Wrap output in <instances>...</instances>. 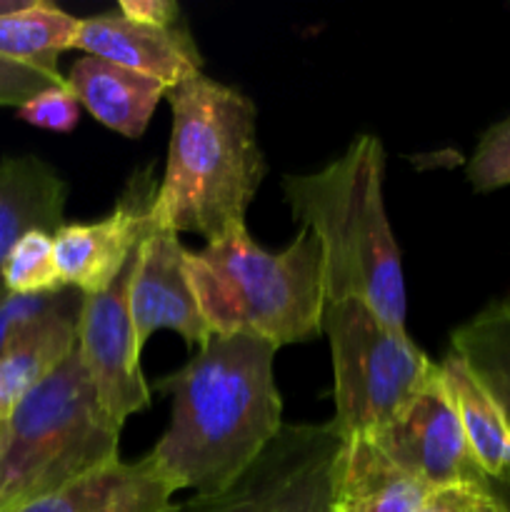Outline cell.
<instances>
[{
	"label": "cell",
	"instance_id": "603a6c76",
	"mask_svg": "<svg viewBox=\"0 0 510 512\" xmlns=\"http://www.w3.org/2000/svg\"><path fill=\"white\" fill-rule=\"evenodd\" d=\"M418 512H510L490 480H455L425 493Z\"/></svg>",
	"mask_w": 510,
	"mask_h": 512
},
{
	"label": "cell",
	"instance_id": "ba28073f",
	"mask_svg": "<svg viewBox=\"0 0 510 512\" xmlns=\"http://www.w3.org/2000/svg\"><path fill=\"white\" fill-rule=\"evenodd\" d=\"M138 255V250H135ZM135 255L105 290L83 295L78 320V353L88 370L100 408L118 428L150 405V390L140 370V353L130 318V280Z\"/></svg>",
	"mask_w": 510,
	"mask_h": 512
},
{
	"label": "cell",
	"instance_id": "30bf717a",
	"mask_svg": "<svg viewBox=\"0 0 510 512\" xmlns=\"http://www.w3.org/2000/svg\"><path fill=\"white\" fill-rule=\"evenodd\" d=\"M158 183L153 165L135 170L118 203L93 223H65L53 235L55 265L65 288L83 295L108 288L128 265L155 223Z\"/></svg>",
	"mask_w": 510,
	"mask_h": 512
},
{
	"label": "cell",
	"instance_id": "4316f807",
	"mask_svg": "<svg viewBox=\"0 0 510 512\" xmlns=\"http://www.w3.org/2000/svg\"><path fill=\"white\" fill-rule=\"evenodd\" d=\"M118 10L128 18L148 23H180V8L170 0H123Z\"/></svg>",
	"mask_w": 510,
	"mask_h": 512
},
{
	"label": "cell",
	"instance_id": "277c9868",
	"mask_svg": "<svg viewBox=\"0 0 510 512\" xmlns=\"http://www.w3.org/2000/svg\"><path fill=\"white\" fill-rule=\"evenodd\" d=\"M185 275L213 335H250L283 348L323 333V250L308 228L268 253L238 223L205 248L185 250Z\"/></svg>",
	"mask_w": 510,
	"mask_h": 512
},
{
	"label": "cell",
	"instance_id": "5bb4252c",
	"mask_svg": "<svg viewBox=\"0 0 510 512\" xmlns=\"http://www.w3.org/2000/svg\"><path fill=\"white\" fill-rule=\"evenodd\" d=\"M425 493L373 440L348 438L335 460L328 512H418Z\"/></svg>",
	"mask_w": 510,
	"mask_h": 512
},
{
	"label": "cell",
	"instance_id": "d6986e66",
	"mask_svg": "<svg viewBox=\"0 0 510 512\" xmlns=\"http://www.w3.org/2000/svg\"><path fill=\"white\" fill-rule=\"evenodd\" d=\"M450 350L478 375L510 423V298L488 305L483 313L460 325L450 340ZM495 485L510 490V483Z\"/></svg>",
	"mask_w": 510,
	"mask_h": 512
},
{
	"label": "cell",
	"instance_id": "ffe728a7",
	"mask_svg": "<svg viewBox=\"0 0 510 512\" xmlns=\"http://www.w3.org/2000/svg\"><path fill=\"white\" fill-rule=\"evenodd\" d=\"M80 18L58 5L35 0L30 8L0 18V55L18 63L58 70V58L75 48Z\"/></svg>",
	"mask_w": 510,
	"mask_h": 512
},
{
	"label": "cell",
	"instance_id": "8992f818",
	"mask_svg": "<svg viewBox=\"0 0 510 512\" xmlns=\"http://www.w3.org/2000/svg\"><path fill=\"white\" fill-rule=\"evenodd\" d=\"M323 333L333 358L335 418L343 440L383 428L438 370L408 338L360 300L325 305Z\"/></svg>",
	"mask_w": 510,
	"mask_h": 512
},
{
	"label": "cell",
	"instance_id": "3957f363",
	"mask_svg": "<svg viewBox=\"0 0 510 512\" xmlns=\"http://www.w3.org/2000/svg\"><path fill=\"white\" fill-rule=\"evenodd\" d=\"M168 163L155 195V218L175 233L205 240L245 223L265 178L253 100L203 73L168 90Z\"/></svg>",
	"mask_w": 510,
	"mask_h": 512
},
{
	"label": "cell",
	"instance_id": "cb8c5ba5",
	"mask_svg": "<svg viewBox=\"0 0 510 512\" xmlns=\"http://www.w3.org/2000/svg\"><path fill=\"white\" fill-rule=\"evenodd\" d=\"M68 290L70 288H63L58 293L45 295H5L0 300V358L18 343L25 330H30L50 310L58 308Z\"/></svg>",
	"mask_w": 510,
	"mask_h": 512
},
{
	"label": "cell",
	"instance_id": "9a60e30c",
	"mask_svg": "<svg viewBox=\"0 0 510 512\" xmlns=\"http://www.w3.org/2000/svg\"><path fill=\"white\" fill-rule=\"evenodd\" d=\"M68 185L35 155L0 158V300L8 295L3 285V263L13 245L33 230L55 235L65 225Z\"/></svg>",
	"mask_w": 510,
	"mask_h": 512
},
{
	"label": "cell",
	"instance_id": "83f0119b",
	"mask_svg": "<svg viewBox=\"0 0 510 512\" xmlns=\"http://www.w3.org/2000/svg\"><path fill=\"white\" fill-rule=\"evenodd\" d=\"M35 0H0V18H8V15L20 13V10L30 8Z\"/></svg>",
	"mask_w": 510,
	"mask_h": 512
},
{
	"label": "cell",
	"instance_id": "484cf974",
	"mask_svg": "<svg viewBox=\"0 0 510 512\" xmlns=\"http://www.w3.org/2000/svg\"><path fill=\"white\" fill-rule=\"evenodd\" d=\"M65 78H60L58 70L40 68V65L18 63L0 55V105H20L28 103L40 90L60 85Z\"/></svg>",
	"mask_w": 510,
	"mask_h": 512
},
{
	"label": "cell",
	"instance_id": "7c38bea8",
	"mask_svg": "<svg viewBox=\"0 0 510 512\" xmlns=\"http://www.w3.org/2000/svg\"><path fill=\"white\" fill-rule=\"evenodd\" d=\"M75 48L85 55L123 65L175 88L190 75L203 73V58L185 23H148L120 10L80 18Z\"/></svg>",
	"mask_w": 510,
	"mask_h": 512
},
{
	"label": "cell",
	"instance_id": "4fadbf2b",
	"mask_svg": "<svg viewBox=\"0 0 510 512\" xmlns=\"http://www.w3.org/2000/svg\"><path fill=\"white\" fill-rule=\"evenodd\" d=\"M178 488L153 460L115 463L10 512H173Z\"/></svg>",
	"mask_w": 510,
	"mask_h": 512
},
{
	"label": "cell",
	"instance_id": "52a82bcc",
	"mask_svg": "<svg viewBox=\"0 0 510 512\" xmlns=\"http://www.w3.org/2000/svg\"><path fill=\"white\" fill-rule=\"evenodd\" d=\"M340 448L343 438L333 423L283 425L233 488L195 495L173 512H328Z\"/></svg>",
	"mask_w": 510,
	"mask_h": 512
},
{
	"label": "cell",
	"instance_id": "f546056e",
	"mask_svg": "<svg viewBox=\"0 0 510 512\" xmlns=\"http://www.w3.org/2000/svg\"><path fill=\"white\" fill-rule=\"evenodd\" d=\"M3 420H5V418H0V428H3Z\"/></svg>",
	"mask_w": 510,
	"mask_h": 512
},
{
	"label": "cell",
	"instance_id": "ac0fdd59",
	"mask_svg": "<svg viewBox=\"0 0 510 512\" xmlns=\"http://www.w3.org/2000/svg\"><path fill=\"white\" fill-rule=\"evenodd\" d=\"M475 465L490 483H510V423L478 375L450 350L440 363Z\"/></svg>",
	"mask_w": 510,
	"mask_h": 512
},
{
	"label": "cell",
	"instance_id": "2e32d148",
	"mask_svg": "<svg viewBox=\"0 0 510 512\" xmlns=\"http://www.w3.org/2000/svg\"><path fill=\"white\" fill-rule=\"evenodd\" d=\"M65 85L95 120L130 140L145 133L158 103L168 95L160 80L93 55L70 65Z\"/></svg>",
	"mask_w": 510,
	"mask_h": 512
},
{
	"label": "cell",
	"instance_id": "8fae6325",
	"mask_svg": "<svg viewBox=\"0 0 510 512\" xmlns=\"http://www.w3.org/2000/svg\"><path fill=\"white\" fill-rule=\"evenodd\" d=\"M185 250L180 235L158 218L140 243L130 280V318L140 350L155 330H173L195 348L213 338L185 275Z\"/></svg>",
	"mask_w": 510,
	"mask_h": 512
},
{
	"label": "cell",
	"instance_id": "e0dca14e",
	"mask_svg": "<svg viewBox=\"0 0 510 512\" xmlns=\"http://www.w3.org/2000/svg\"><path fill=\"white\" fill-rule=\"evenodd\" d=\"M80 308L83 293L70 288L63 303L25 330L0 358V418H8L10 410L78 348Z\"/></svg>",
	"mask_w": 510,
	"mask_h": 512
},
{
	"label": "cell",
	"instance_id": "d4e9b609",
	"mask_svg": "<svg viewBox=\"0 0 510 512\" xmlns=\"http://www.w3.org/2000/svg\"><path fill=\"white\" fill-rule=\"evenodd\" d=\"M18 118L35 128L53 130V133H70L80 120V103L65 80L53 88L40 90L38 95L18 108Z\"/></svg>",
	"mask_w": 510,
	"mask_h": 512
},
{
	"label": "cell",
	"instance_id": "9c48e42d",
	"mask_svg": "<svg viewBox=\"0 0 510 512\" xmlns=\"http://www.w3.org/2000/svg\"><path fill=\"white\" fill-rule=\"evenodd\" d=\"M363 438L428 490L455 480H488L475 465L440 365L383 428Z\"/></svg>",
	"mask_w": 510,
	"mask_h": 512
},
{
	"label": "cell",
	"instance_id": "f1b7e54d",
	"mask_svg": "<svg viewBox=\"0 0 510 512\" xmlns=\"http://www.w3.org/2000/svg\"><path fill=\"white\" fill-rule=\"evenodd\" d=\"M490 485H493V488L498 490V495L505 500V505H508V510H510V490L508 488H500V485H495V483H490Z\"/></svg>",
	"mask_w": 510,
	"mask_h": 512
},
{
	"label": "cell",
	"instance_id": "7a4b0ae2",
	"mask_svg": "<svg viewBox=\"0 0 510 512\" xmlns=\"http://www.w3.org/2000/svg\"><path fill=\"white\" fill-rule=\"evenodd\" d=\"M385 150L358 135L340 158L308 175H285L283 193L300 228L323 250L325 305L360 300L390 328L405 330V278L385 213Z\"/></svg>",
	"mask_w": 510,
	"mask_h": 512
},
{
	"label": "cell",
	"instance_id": "6da1fadb",
	"mask_svg": "<svg viewBox=\"0 0 510 512\" xmlns=\"http://www.w3.org/2000/svg\"><path fill=\"white\" fill-rule=\"evenodd\" d=\"M278 348L250 335H213L158 390L170 395V425L150 450L178 490L233 488L283 428L273 375Z\"/></svg>",
	"mask_w": 510,
	"mask_h": 512
},
{
	"label": "cell",
	"instance_id": "44dd1931",
	"mask_svg": "<svg viewBox=\"0 0 510 512\" xmlns=\"http://www.w3.org/2000/svg\"><path fill=\"white\" fill-rule=\"evenodd\" d=\"M3 285L10 295H45L63 290L55 265L53 235L33 230L13 245L3 263Z\"/></svg>",
	"mask_w": 510,
	"mask_h": 512
},
{
	"label": "cell",
	"instance_id": "7402d4cb",
	"mask_svg": "<svg viewBox=\"0 0 510 512\" xmlns=\"http://www.w3.org/2000/svg\"><path fill=\"white\" fill-rule=\"evenodd\" d=\"M468 180L478 193H490L510 185V118L493 125L480 138L468 160Z\"/></svg>",
	"mask_w": 510,
	"mask_h": 512
},
{
	"label": "cell",
	"instance_id": "5b68a950",
	"mask_svg": "<svg viewBox=\"0 0 510 512\" xmlns=\"http://www.w3.org/2000/svg\"><path fill=\"white\" fill-rule=\"evenodd\" d=\"M120 428L100 408L78 348L0 428V512L58 493L120 460Z\"/></svg>",
	"mask_w": 510,
	"mask_h": 512
}]
</instances>
